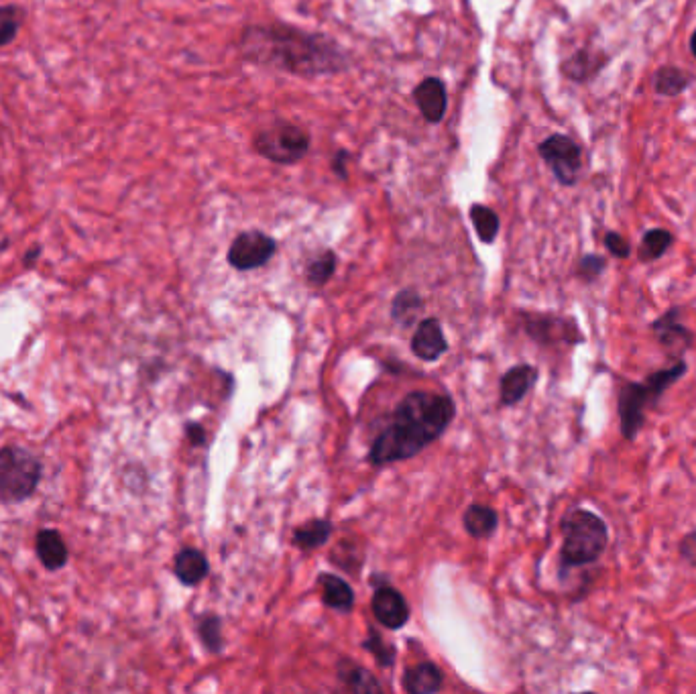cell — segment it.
Here are the masks:
<instances>
[{
    "label": "cell",
    "mask_w": 696,
    "mask_h": 694,
    "mask_svg": "<svg viewBox=\"0 0 696 694\" xmlns=\"http://www.w3.org/2000/svg\"><path fill=\"white\" fill-rule=\"evenodd\" d=\"M338 680L351 692H381V684L375 676L353 660H340Z\"/></svg>",
    "instance_id": "19"
},
{
    "label": "cell",
    "mask_w": 696,
    "mask_h": 694,
    "mask_svg": "<svg viewBox=\"0 0 696 694\" xmlns=\"http://www.w3.org/2000/svg\"><path fill=\"white\" fill-rule=\"evenodd\" d=\"M41 479V465L21 448L0 450V503L27 499Z\"/></svg>",
    "instance_id": "4"
},
{
    "label": "cell",
    "mask_w": 696,
    "mask_h": 694,
    "mask_svg": "<svg viewBox=\"0 0 696 694\" xmlns=\"http://www.w3.org/2000/svg\"><path fill=\"white\" fill-rule=\"evenodd\" d=\"M277 251V243L259 230H249L241 233L232 241L228 249V263L237 271H253L271 261Z\"/></svg>",
    "instance_id": "9"
},
{
    "label": "cell",
    "mask_w": 696,
    "mask_h": 694,
    "mask_svg": "<svg viewBox=\"0 0 696 694\" xmlns=\"http://www.w3.org/2000/svg\"><path fill=\"white\" fill-rule=\"evenodd\" d=\"M560 566L578 568L595 564L609 546V528L605 519L591 509H572L562 522Z\"/></svg>",
    "instance_id": "3"
},
{
    "label": "cell",
    "mask_w": 696,
    "mask_h": 694,
    "mask_svg": "<svg viewBox=\"0 0 696 694\" xmlns=\"http://www.w3.org/2000/svg\"><path fill=\"white\" fill-rule=\"evenodd\" d=\"M412 351L418 359L428 363L438 361L448 351V342L436 318H426L418 324L412 338Z\"/></svg>",
    "instance_id": "12"
},
{
    "label": "cell",
    "mask_w": 696,
    "mask_h": 694,
    "mask_svg": "<svg viewBox=\"0 0 696 694\" xmlns=\"http://www.w3.org/2000/svg\"><path fill=\"white\" fill-rule=\"evenodd\" d=\"M239 49L247 62L302 78L330 76L348 68V57L336 41L289 25L247 27Z\"/></svg>",
    "instance_id": "1"
},
{
    "label": "cell",
    "mask_w": 696,
    "mask_h": 694,
    "mask_svg": "<svg viewBox=\"0 0 696 694\" xmlns=\"http://www.w3.org/2000/svg\"><path fill=\"white\" fill-rule=\"evenodd\" d=\"M198 631H200V638L204 642V646L216 654L222 650V623H220V617L216 615H204L198 623Z\"/></svg>",
    "instance_id": "28"
},
{
    "label": "cell",
    "mask_w": 696,
    "mask_h": 694,
    "mask_svg": "<svg viewBox=\"0 0 696 694\" xmlns=\"http://www.w3.org/2000/svg\"><path fill=\"white\" fill-rule=\"evenodd\" d=\"M605 247L617 259H627L631 255V245L619 233H607L605 235Z\"/></svg>",
    "instance_id": "32"
},
{
    "label": "cell",
    "mask_w": 696,
    "mask_h": 694,
    "mask_svg": "<svg viewBox=\"0 0 696 694\" xmlns=\"http://www.w3.org/2000/svg\"><path fill=\"white\" fill-rule=\"evenodd\" d=\"M373 613L375 619L387 629H401L410 621V607L403 595L393 587H381L373 595Z\"/></svg>",
    "instance_id": "11"
},
{
    "label": "cell",
    "mask_w": 696,
    "mask_h": 694,
    "mask_svg": "<svg viewBox=\"0 0 696 694\" xmlns=\"http://www.w3.org/2000/svg\"><path fill=\"white\" fill-rule=\"evenodd\" d=\"M173 572L180 578V583L186 587H196L202 583L210 572L208 558L196 550V548H184L176 556V564H173Z\"/></svg>",
    "instance_id": "15"
},
{
    "label": "cell",
    "mask_w": 696,
    "mask_h": 694,
    "mask_svg": "<svg viewBox=\"0 0 696 694\" xmlns=\"http://www.w3.org/2000/svg\"><path fill=\"white\" fill-rule=\"evenodd\" d=\"M320 587H322V601L326 607L351 613L355 607V591L346 581H342L336 574H320Z\"/></svg>",
    "instance_id": "16"
},
{
    "label": "cell",
    "mask_w": 696,
    "mask_h": 694,
    "mask_svg": "<svg viewBox=\"0 0 696 694\" xmlns=\"http://www.w3.org/2000/svg\"><path fill=\"white\" fill-rule=\"evenodd\" d=\"M690 51H692L694 57H696V31H694L692 37H690Z\"/></svg>",
    "instance_id": "35"
},
{
    "label": "cell",
    "mask_w": 696,
    "mask_h": 694,
    "mask_svg": "<svg viewBox=\"0 0 696 694\" xmlns=\"http://www.w3.org/2000/svg\"><path fill=\"white\" fill-rule=\"evenodd\" d=\"M599 70H601V62L589 51H578L570 57V60L562 64V72L574 82H585Z\"/></svg>",
    "instance_id": "23"
},
{
    "label": "cell",
    "mask_w": 696,
    "mask_h": 694,
    "mask_svg": "<svg viewBox=\"0 0 696 694\" xmlns=\"http://www.w3.org/2000/svg\"><path fill=\"white\" fill-rule=\"evenodd\" d=\"M656 406L658 403L654 401V397L644 381H640V383L627 381L619 387V393H617L619 430L627 442L637 438V434H640V430L646 426L648 408L654 410Z\"/></svg>",
    "instance_id": "6"
},
{
    "label": "cell",
    "mask_w": 696,
    "mask_h": 694,
    "mask_svg": "<svg viewBox=\"0 0 696 694\" xmlns=\"http://www.w3.org/2000/svg\"><path fill=\"white\" fill-rule=\"evenodd\" d=\"M540 373L534 365H515L511 367L503 379H501V403L503 406H517L524 399L532 387L536 385Z\"/></svg>",
    "instance_id": "13"
},
{
    "label": "cell",
    "mask_w": 696,
    "mask_h": 694,
    "mask_svg": "<svg viewBox=\"0 0 696 694\" xmlns=\"http://www.w3.org/2000/svg\"><path fill=\"white\" fill-rule=\"evenodd\" d=\"M332 532L334 526L328 519H312L294 532V546L300 550H316L330 540Z\"/></svg>",
    "instance_id": "21"
},
{
    "label": "cell",
    "mask_w": 696,
    "mask_h": 694,
    "mask_svg": "<svg viewBox=\"0 0 696 694\" xmlns=\"http://www.w3.org/2000/svg\"><path fill=\"white\" fill-rule=\"evenodd\" d=\"M605 267H607V261L601 255L591 253V255H585L583 259L578 261L576 275L583 281H587V283H593V281H597L603 275Z\"/></svg>",
    "instance_id": "30"
},
{
    "label": "cell",
    "mask_w": 696,
    "mask_h": 694,
    "mask_svg": "<svg viewBox=\"0 0 696 694\" xmlns=\"http://www.w3.org/2000/svg\"><path fill=\"white\" fill-rule=\"evenodd\" d=\"M456 414L450 395L414 391L405 395L389 426L375 438L369 460L377 467L408 460L420 454L450 426Z\"/></svg>",
    "instance_id": "2"
},
{
    "label": "cell",
    "mask_w": 696,
    "mask_h": 694,
    "mask_svg": "<svg viewBox=\"0 0 696 694\" xmlns=\"http://www.w3.org/2000/svg\"><path fill=\"white\" fill-rule=\"evenodd\" d=\"M414 98L428 123H440L446 112V88L438 78H426L416 90Z\"/></svg>",
    "instance_id": "14"
},
{
    "label": "cell",
    "mask_w": 696,
    "mask_h": 694,
    "mask_svg": "<svg viewBox=\"0 0 696 694\" xmlns=\"http://www.w3.org/2000/svg\"><path fill=\"white\" fill-rule=\"evenodd\" d=\"M442 672L434 662H422L403 674V688L410 694H432L442 688Z\"/></svg>",
    "instance_id": "17"
},
{
    "label": "cell",
    "mask_w": 696,
    "mask_h": 694,
    "mask_svg": "<svg viewBox=\"0 0 696 694\" xmlns=\"http://www.w3.org/2000/svg\"><path fill=\"white\" fill-rule=\"evenodd\" d=\"M538 151L562 186L576 184L580 165H583V153H580V147L570 137L552 135L540 143Z\"/></svg>",
    "instance_id": "7"
},
{
    "label": "cell",
    "mask_w": 696,
    "mask_h": 694,
    "mask_svg": "<svg viewBox=\"0 0 696 694\" xmlns=\"http://www.w3.org/2000/svg\"><path fill=\"white\" fill-rule=\"evenodd\" d=\"M471 220H473V226L477 230V235L479 239L485 243V245H491L495 239H497V233H499V216L483 206V204H475L471 208Z\"/></svg>",
    "instance_id": "25"
},
{
    "label": "cell",
    "mask_w": 696,
    "mask_h": 694,
    "mask_svg": "<svg viewBox=\"0 0 696 694\" xmlns=\"http://www.w3.org/2000/svg\"><path fill=\"white\" fill-rule=\"evenodd\" d=\"M336 271V253L334 251H324L318 255L306 269V277L312 285H324Z\"/></svg>",
    "instance_id": "26"
},
{
    "label": "cell",
    "mask_w": 696,
    "mask_h": 694,
    "mask_svg": "<svg viewBox=\"0 0 696 694\" xmlns=\"http://www.w3.org/2000/svg\"><path fill=\"white\" fill-rule=\"evenodd\" d=\"M19 31V17L13 7H0V45H9Z\"/></svg>",
    "instance_id": "31"
},
{
    "label": "cell",
    "mask_w": 696,
    "mask_h": 694,
    "mask_svg": "<svg viewBox=\"0 0 696 694\" xmlns=\"http://www.w3.org/2000/svg\"><path fill=\"white\" fill-rule=\"evenodd\" d=\"M348 159V153L346 151H338L334 161H332V169L338 173L340 178H346V167H344V161Z\"/></svg>",
    "instance_id": "34"
},
{
    "label": "cell",
    "mask_w": 696,
    "mask_h": 694,
    "mask_svg": "<svg viewBox=\"0 0 696 694\" xmlns=\"http://www.w3.org/2000/svg\"><path fill=\"white\" fill-rule=\"evenodd\" d=\"M462 524H464V530L469 532V536H473V538H489L497 530L499 515H497V511L493 507L475 503L467 511H464Z\"/></svg>",
    "instance_id": "18"
},
{
    "label": "cell",
    "mask_w": 696,
    "mask_h": 694,
    "mask_svg": "<svg viewBox=\"0 0 696 694\" xmlns=\"http://www.w3.org/2000/svg\"><path fill=\"white\" fill-rule=\"evenodd\" d=\"M363 648H365L369 654H373V658H375L381 666H385V668L393 666V662H395V648L389 646L375 629L369 631V638L363 642Z\"/></svg>",
    "instance_id": "29"
},
{
    "label": "cell",
    "mask_w": 696,
    "mask_h": 694,
    "mask_svg": "<svg viewBox=\"0 0 696 694\" xmlns=\"http://www.w3.org/2000/svg\"><path fill=\"white\" fill-rule=\"evenodd\" d=\"M526 332L544 346H554V344L574 346V344L585 342V334L574 318L556 316V314H528Z\"/></svg>",
    "instance_id": "8"
},
{
    "label": "cell",
    "mask_w": 696,
    "mask_h": 694,
    "mask_svg": "<svg viewBox=\"0 0 696 694\" xmlns=\"http://www.w3.org/2000/svg\"><path fill=\"white\" fill-rule=\"evenodd\" d=\"M690 82H692V78L674 66L660 68L656 74V80H654L656 90L662 96H678L690 86Z\"/></svg>",
    "instance_id": "24"
},
{
    "label": "cell",
    "mask_w": 696,
    "mask_h": 694,
    "mask_svg": "<svg viewBox=\"0 0 696 694\" xmlns=\"http://www.w3.org/2000/svg\"><path fill=\"white\" fill-rule=\"evenodd\" d=\"M418 310H422V298L414 292V289H403V292H399L393 300V306H391V316L393 320H408L412 318Z\"/></svg>",
    "instance_id": "27"
},
{
    "label": "cell",
    "mask_w": 696,
    "mask_h": 694,
    "mask_svg": "<svg viewBox=\"0 0 696 694\" xmlns=\"http://www.w3.org/2000/svg\"><path fill=\"white\" fill-rule=\"evenodd\" d=\"M680 320V308L672 306L666 314H662L658 320L652 322V332L656 334L662 349L674 357V361L684 359L686 351L694 346V332L686 328Z\"/></svg>",
    "instance_id": "10"
},
{
    "label": "cell",
    "mask_w": 696,
    "mask_h": 694,
    "mask_svg": "<svg viewBox=\"0 0 696 694\" xmlns=\"http://www.w3.org/2000/svg\"><path fill=\"white\" fill-rule=\"evenodd\" d=\"M37 554H39L41 562L45 564V568H49V570L62 568L68 560L66 544L60 538V534L53 532V530H43L37 536Z\"/></svg>",
    "instance_id": "20"
},
{
    "label": "cell",
    "mask_w": 696,
    "mask_h": 694,
    "mask_svg": "<svg viewBox=\"0 0 696 694\" xmlns=\"http://www.w3.org/2000/svg\"><path fill=\"white\" fill-rule=\"evenodd\" d=\"M255 151L279 165H292L306 157L310 149V135L292 123H277L275 127L261 131L253 139Z\"/></svg>",
    "instance_id": "5"
},
{
    "label": "cell",
    "mask_w": 696,
    "mask_h": 694,
    "mask_svg": "<svg viewBox=\"0 0 696 694\" xmlns=\"http://www.w3.org/2000/svg\"><path fill=\"white\" fill-rule=\"evenodd\" d=\"M186 436L194 446H200L206 442V430L202 428V424H196V422L186 426Z\"/></svg>",
    "instance_id": "33"
},
{
    "label": "cell",
    "mask_w": 696,
    "mask_h": 694,
    "mask_svg": "<svg viewBox=\"0 0 696 694\" xmlns=\"http://www.w3.org/2000/svg\"><path fill=\"white\" fill-rule=\"evenodd\" d=\"M670 245H672L670 230H666V228L648 230V233L642 239V243H640V249H637V259H640L642 263L658 261V259H662L666 255Z\"/></svg>",
    "instance_id": "22"
}]
</instances>
